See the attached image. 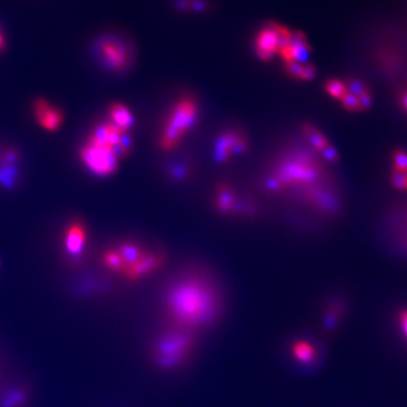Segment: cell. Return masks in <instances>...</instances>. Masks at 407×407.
<instances>
[{
	"instance_id": "cell-7",
	"label": "cell",
	"mask_w": 407,
	"mask_h": 407,
	"mask_svg": "<svg viewBox=\"0 0 407 407\" xmlns=\"http://www.w3.org/2000/svg\"><path fill=\"white\" fill-rule=\"evenodd\" d=\"M292 198L318 214L331 216L341 209V196L333 179L309 187L292 196Z\"/></svg>"
},
{
	"instance_id": "cell-2",
	"label": "cell",
	"mask_w": 407,
	"mask_h": 407,
	"mask_svg": "<svg viewBox=\"0 0 407 407\" xmlns=\"http://www.w3.org/2000/svg\"><path fill=\"white\" fill-rule=\"evenodd\" d=\"M331 179L328 163L302 142L282 147L266 167L260 183L269 195L292 197Z\"/></svg>"
},
{
	"instance_id": "cell-22",
	"label": "cell",
	"mask_w": 407,
	"mask_h": 407,
	"mask_svg": "<svg viewBox=\"0 0 407 407\" xmlns=\"http://www.w3.org/2000/svg\"><path fill=\"white\" fill-rule=\"evenodd\" d=\"M328 311L325 315V327H331L334 328L335 326L337 325V322L343 315V304L341 302L335 301L332 304L328 306Z\"/></svg>"
},
{
	"instance_id": "cell-15",
	"label": "cell",
	"mask_w": 407,
	"mask_h": 407,
	"mask_svg": "<svg viewBox=\"0 0 407 407\" xmlns=\"http://www.w3.org/2000/svg\"><path fill=\"white\" fill-rule=\"evenodd\" d=\"M109 114H110L111 123L118 128H121V130L129 132L130 128L133 127L134 116L126 105L118 103V102L112 103L109 109Z\"/></svg>"
},
{
	"instance_id": "cell-17",
	"label": "cell",
	"mask_w": 407,
	"mask_h": 407,
	"mask_svg": "<svg viewBox=\"0 0 407 407\" xmlns=\"http://www.w3.org/2000/svg\"><path fill=\"white\" fill-rule=\"evenodd\" d=\"M117 251L123 258L126 269L134 265L136 262H138L139 259L142 258L144 253H146L145 249H143L142 247L135 242L121 243V246L118 247Z\"/></svg>"
},
{
	"instance_id": "cell-5",
	"label": "cell",
	"mask_w": 407,
	"mask_h": 407,
	"mask_svg": "<svg viewBox=\"0 0 407 407\" xmlns=\"http://www.w3.org/2000/svg\"><path fill=\"white\" fill-rule=\"evenodd\" d=\"M211 205L225 218H253L258 206L253 199L241 196L237 187L229 180L218 181L211 195Z\"/></svg>"
},
{
	"instance_id": "cell-29",
	"label": "cell",
	"mask_w": 407,
	"mask_h": 407,
	"mask_svg": "<svg viewBox=\"0 0 407 407\" xmlns=\"http://www.w3.org/2000/svg\"><path fill=\"white\" fill-rule=\"evenodd\" d=\"M401 105L407 111V90L404 92L403 96H401Z\"/></svg>"
},
{
	"instance_id": "cell-11",
	"label": "cell",
	"mask_w": 407,
	"mask_h": 407,
	"mask_svg": "<svg viewBox=\"0 0 407 407\" xmlns=\"http://www.w3.org/2000/svg\"><path fill=\"white\" fill-rule=\"evenodd\" d=\"M167 259L162 251H146L144 256L125 271L123 275L129 281H138L153 274L165 266Z\"/></svg>"
},
{
	"instance_id": "cell-1",
	"label": "cell",
	"mask_w": 407,
	"mask_h": 407,
	"mask_svg": "<svg viewBox=\"0 0 407 407\" xmlns=\"http://www.w3.org/2000/svg\"><path fill=\"white\" fill-rule=\"evenodd\" d=\"M170 327L196 334L221 317L223 301L218 283L202 269H188L172 278L163 294Z\"/></svg>"
},
{
	"instance_id": "cell-14",
	"label": "cell",
	"mask_w": 407,
	"mask_h": 407,
	"mask_svg": "<svg viewBox=\"0 0 407 407\" xmlns=\"http://www.w3.org/2000/svg\"><path fill=\"white\" fill-rule=\"evenodd\" d=\"M86 231L81 222H74L66 231L65 249L70 256H79L85 247Z\"/></svg>"
},
{
	"instance_id": "cell-18",
	"label": "cell",
	"mask_w": 407,
	"mask_h": 407,
	"mask_svg": "<svg viewBox=\"0 0 407 407\" xmlns=\"http://www.w3.org/2000/svg\"><path fill=\"white\" fill-rule=\"evenodd\" d=\"M193 171L191 162H174L170 167H167V174L169 179L172 181H183L191 176Z\"/></svg>"
},
{
	"instance_id": "cell-4",
	"label": "cell",
	"mask_w": 407,
	"mask_h": 407,
	"mask_svg": "<svg viewBox=\"0 0 407 407\" xmlns=\"http://www.w3.org/2000/svg\"><path fill=\"white\" fill-rule=\"evenodd\" d=\"M195 346L196 334L170 327L155 340L152 357L160 369L176 371L189 362Z\"/></svg>"
},
{
	"instance_id": "cell-27",
	"label": "cell",
	"mask_w": 407,
	"mask_h": 407,
	"mask_svg": "<svg viewBox=\"0 0 407 407\" xmlns=\"http://www.w3.org/2000/svg\"><path fill=\"white\" fill-rule=\"evenodd\" d=\"M190 1L191 0H177L176 1V8L178 10H189Z\"/></svg>"
},
{
	"instance_id": "cell-20",
	"label": "cell",
	"mask_w": 407,
	"mask_h": 407,
	"mask_svg": "<svg viewBox=\"0 0 407 407\" xmlns=\"http://www.w3.org/2000/svg\"><path fill=\"white\" fill-rule=\"evenodd\" d=\"M26 393L21 389H12L0 399V407H22L26 403Z\"/></svg>"
},
{
	"instance_id": "cell-28",
	"label": "cell",
	"mask_w": 407,
	"mask_h": 407,
	"mask_svg": "<svg viewBox=\"0 0 407 407\" xmlns=\"http://www.w3.org/2000/svg\"><path fill=\"white\" fill-rule=\"evenodd\" d=\"M5 48H6V40H5L3 32L0 31V52H1Z\"/></svg>"
},
{
	"instance_id": "cell-23",
	"label": "cell",
	"mask_w": 407,
	"mask_h": 407,
	"mask_svg": "<svg viewBox=\"0 0 407 407\" xmlns=\"http://www.w3.org/2000/svg\"><path fill=\"white\" fill-rule=\"evenodd\" d=\"M317 67L311 63H303L298 76L297 82H311L316 79Z\"/></svg>"
},
{
	"instance_id": "cell-21",
	"label": "cell",
	"mask_w": 407,
	"mask_h": 407,
	"mask_svg": "<svg viewBox=\"0 0 407 407\" xmlns=\"http://www.w3.org/2000/svg\"><path fill=\"white\" fill-rule=\"evenodd\" d=\"M103 262L107 266V269H110L111 271H119L123 273L126 269L125 262H123V258L121 255L118 253L117 249L109 250L105 253L103 256Z\"/></svg>"
},
{
	"instance_id": "cell-26",
	"label": "cell",
	"mask_w": 407,
	"mask_h": 407,
	"mask_svg": "<svg viewBox=\"0 0 407 407\" xmlns=\"http://www.w3.org/2000/svg\"><path fill=\"white\" fill-rule=\"evenodd\" d=\"M189 10L195 13H204L207 10V5L204 0H191Z\"/></svg>"
},
{
	"instance_id": "cell-25",
	"label": "cell",
	"mask_w": 407,
	"mask_h": 407,
	"mask_svg": "<svg viewBox=\"0 0 407 407\" xmlns=\"http://www.w3.org/2000/svg\"><path fill=\"white\" fill-rule=\"evenodd\" d=\"M398 327H399V332L404 336L407 342V308L401 310L398 316Z\"/></svg>"
},
{
	"instance_id": "cell-13",
	"label": "cell",
	"mask_w": 407,
	"mask_h": 407,
	"mask_svg": "<svg viewBox=\"0 0 407 407\" xmlns=\"http://www.w3.org/2000/svg\"><path fill=\"white\" fill-rule=\"evenodd\" d=\"M34 112L38 123L49 132L57 130L63 123V111L58 107H52L47 100L43 98H38L34 102Z\"/></svg>"
},
{
	"instance_id": "cell-10",
	"label": "cell",
	"mask_w": 407,
	"mask_h": 407,
	"mask_svg": "<svg viewBox=\"0 0 407 407\" xmlns=\"http://www.w3.org/2000/svg\"><path fill=\"white\" fill-rule=\"evenodd\" d=\"M301 135L304 142L316 151L327 163H337L340 154L329 139L324 135L322 130L313 123H303L300 127Z\"/></svg>"
},
{
	"instance_id": "cell-8",
	"label": "cell",
	"mask_w": 407,
	"mask_h": 407,
	"mask_svg": "<svg viewBox=\"0 0 407 407\" xmlns=\"http://www.w3.org/2000/svg\"><path fill=\"white\" fill-rule=\"evenodd\" d=\"M102 63L114 72H123L133 63V50L127 41L118 36H105L98 43Z\"/></svg>"
},
{
	"instance_id": "cell-24",
	"label": "cell",
	"mask_w": 407,
	"mask_h": 407,
	"mask_svg": "<svg viewBox=\"0 0 407 407\" xmlns=\"http://www.w3.org/2000/svg\"><path fill=\"white\" fill-rule=\"evenodd\" d=\"M392 182L397 189L407 190V167L401 172H393Z\"/></svg>"
},
{
	"instance_id": "cell-6",
	"label": "cell",
	"mask_w": 407,
	"mask_h": 407,
	"mask_svg": "<svg viewBox=\"0 0 407 407\" xmlns=\"http://www.w3.org/2000/svg\"><path fill=\"white\" fill-rule=\"evenodd\" d=\"M250 147L251 142L244 128L232 125L225 127L215 135L211 154L218 165H225L248 154Z\"/></svg>"
},
{
	"instance_id": "cell-9",
	"label": "cell",
	"mask_w": 407,
	"mask_h": 407,
	"mask_svg": "<svg viewBox=\"0 0 407 407\" xmlns=\"http://www.w3.org/2000/svg\"><path fill=\"white\" fill-rule=\"evenodd\" d=\"M81 158L93 174L105 177L118 170L119 158L109 146L92 145L87 143L82 151Z\"/></svg>"
},
{
	"instance_id": "cell-12",
	"label": "cell",
	"mask_w": 407,
	"mask_h": 407,
	"mask_svg": "<svg viewBox=\"0 0 407 407\" xmlns=\"http://www.w3.org/2000/svg\"><path fill=\"white\" fill-rule=\"evenodd\" d=\"M255 54L262 63H269L278 54V39L275 34L274 22L262 28L255 38Z\"/></svg>"
},
{
	"instance_id": "cell-16",
	"label": "cell",
	"mask_w": 407,
	"mask_h": 407,
	"mask_svg": "<svg viewBox=\"0 0 407 407\" xmlns=\"http://www.w3.org/2000/svg\"><path fill=\"white\" fill-rule=\"evenodd\" d=\"M291 352L294 359L302 364H310L317 359L316 347L313 346L310 342L298 340L291 346Z\"/></svg>"
},
{
	"instance_id": "cell-3",
	"label": "cell",
	"mask_w": 407,
	"mask_h": 407,
	"mask_svg": "<svg viewBox=\"0 0 407 407\" xmlns=\"http://www.w3.org/2000/svg\"><path fill=\"white\" fill-rule=\"evenodd\" d=\"M200 112V101L191 92H183L174 98L158 129V149L165 153L177 151L187 136L198 125Z\"/></svg>"
},
{
	"instance_id": "cell-19",
	"label": "cell",
	"mask_w": 407,
	"mask_h": 407,
	"mask_svg": "<svg viewBox=\"0 0 407 407\" xmlns=\"http://www.w3.org/2000/svg\"><path fill=\"white\" fill-rule=\"evenodd\" d=\"M324 91L329 98L336 101H341L347 93L346 83L343 79H328L324 82Z\"/></svg>"
}]
</instances>
